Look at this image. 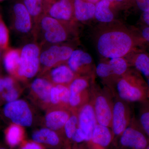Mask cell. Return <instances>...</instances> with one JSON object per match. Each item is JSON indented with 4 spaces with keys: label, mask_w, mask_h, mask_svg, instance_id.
<instances>
[{
    "label": "cell",
    "mask_w": 149,
    "mask_h": 149,
    "mask_svg": "<svg viewBox=\"0 0 149 149\" xmlns=\"http://www.w3.org/2000/svg\"><path fill=\"white\" fill-rule=\"evenodd\" d=\"M2 56V52H1V49H0V62H1V58Z\"/></svg>",
    "instance_id": "45"
},
{
    "label": "cell",
    "mask_w": 149,
    "mask_h": 149,
    "mask_svg": "<svg viewBox=\"0 0 149 149\" xmlns=\"http://www.w3.org/2000/svg\"><path fill=\"white\" fill-rule=\"evenodd\" d=\"M90 100L98 123L111 128L113 96L109 89L93 88L90 89Z\"/></svg>",
    "instance_id": "3"
},
{
    "label": "cell",
    "mask_w": 149,
    "mask_h": 149,
    "mask_svg": "<svg viewBox=\"0 0 149 149\" xmlns=\"http://www.w3.org/2000/svg\"><path fill=\"white\" fill-rule=\"evenodd\" d=\"M136 119L149 139V100L140 103L139 114Z\"/></svg>",
    "instance_id": "24"
},
{
    "label": "cell",
    "mask_w": 149,
    "mask_h": 149,
    "mask_svg": "<svg viewBox=\"0 0 149 149\" xmlns=\"http://www.w3.org/2000/svg\"><path fill=\"white\" fill-rule=\"evenodd\" d=\"M132 39L125 32L111 31L102 34L99 38L97 49L103 56L113 58L122 57L131 49Z\"/></svg>",
    "instance_id": "2"
},
{
    "label": "cell",
    "mask_w": 149,
    "mask_h": 149,
    "mask_svg": "<svg viewBox=\"0 0 149 149\" xmlns=\"http://www.w3.org/2000/svg\"><path fill=\"white\" fill-rule=\"evenodd\" d=\"M78 128L86 142L91 141L93 130L98 124L93 104L90 101L77 111Z\"/></svg>",
    "instance_id": "11"
},
{
    "label": "cell",
    "mask_w": 149,
    "mask_h": 149,
    "mask_svg": "<svg viewBox=\"0 0 149 149\" xmlns=\"http://www.w3.org/2000/svg\"><path fill=\"white\" fill-rule=\"evenodd\" d=\"M32 139L34 142L38 143L47 144L52 146H57L60 142L59 138L55 131L47 128L35 131L32 134Z\"/></svg>",
    "instance_id": "21"
},
{
    "label": "cell",
    "mask_w": 149,
    "mask_h": 149,
    "mask_svg": "<svg viewBox=\"0 0 149 149\" xmlns=\"http://www.w3.org/2000/svg\"><path fill=\"white\" fill-rule=\"evenodd\" d=\"M5 89L6 91H9L13 88H15V82L12 77H7L4 78Z\"/></svg>",
    "instance_id": "36"
},
{
    "label": "cell",
    "mask_w": 149,
    "mask_h": 149,
    "mask_svg": "<svg viewBox=\"0 0 149 149\" xmlns=\"http://www.w3.org/2000/svg\"><path fill=\"white\" fill-rule=\"evenodd\" d=\"M41 52L40 45L36 43H29L22 47L16 77L26 80L35 77L40 68Z\"/></svg>",
    "instance_id": "5"
},
{
    "label": "cell",
    "mask_w": 149,
    "mask_h": 149,
    "mask_svg": "<svg viewBox=\"0 0 149 149\" xmlns=\"http://www.w3.org/2000/svg\"><path fill=\"white\" fill-rule=\"evenodd\" d=\"M9 41L8 29L0 15V49L6 50L8 48Z\"/></svg>",
    "instance_id": "30"
},
{
    "label": "cell",
    "mask_w": 149,
    "mask_h": 149,
    "mask_svg": "<svg viewBox=\"0 0 149 149\" xmlns=\"http://www.w3.org/2000/svg\"><path fill=\"white\" fill-rule=\"evenodd\" d=\"M22 149H43L41 146L36 142H29L24 144Z\"/></svg>",
    "instance_id": "37"
},
{
    "label": "cell",
    "mask_w": 149,
    "mask_h": 149,
    "mask_svg": "<svg viewBox=\"0 0 149 149\" xmlns=\"http://www.w3.org/2000/svg\"><path fill=\"white\" fill-rule=\"evenodd\" d=\"M92 58L89 54L81 50L73 51L68 60V64L75 74L79 73L86 65L91 64Z\"/></svg>",
    "instance_id": "18"
},
{
    "label": "cell",
    "mask_w": 149,
    "mask_h": 149,
    "mask_svg": "<svg viewBox=\"0 0 149 149\" xmlns=\"http://www.w3.org/2000/svg\"><path fill=\"white\" fill-rule=\"evenodd\" d=\"M116 82L113 89L110 90L114 97L127 102H139L148 100L146 83L135 75H123Z\"/></svg>",
    "instance_id": "1"
},
{
    "label": "cell",
    "mask_w": 149,
    "mask_h": 149,
    "mask_svg": "<svg viewBox=\"0 0 149 149\" xmlns=\"http://www.w3.org/2000/svg\"><path fill=\"white\" fill-rule=\"evenodd\" d=\"M90 143V146H91V149H104V148L97 146V145H95V144L92 143L91 142H89Z\"/></svg>",
    "instance_id": "41"
},
{
    "label": "cell",
    "mask_w": 149,
    "mask_h": 149,
    "mask_svg": "<svg viewBox=\"0 0 149 149\" xmlns=\"http://www.w3.org/2000/svg\"><path fill=\"white\" fill-rule=\"evenodd\" d=\"M110 5L111 3L108 0H100L95 4V17L97 20L105 23L112 21L114 15Z\"/></svg>",
    "instance_id": "22"
},
{
    "label": "cell",
    "mask_w": 149,
    "mask_h": 149,
    "mask_svg": "<svg viewBox=\"0 0 149 149\" xmlns=\"http://www.w3.org/2000/svg\"><path fill=\"white\" fill-rule=\"evenodd\" d=\"M84 1H86L89 2L93 3L95 4L97 3L100 0H84Z\"/></svg>",
    "instance_id": "43"
},
{
    "label": "cell",
    "mask_w": 149,
    "mask_h": 149,
    "mask_svg": "<svg viewBox=\"0 0 149 149\" xmlns=\"http://www.w3.org/2000/svg\"><path fill=\"white\" fill-rule=\"evenodd\" d=\"M146 149H149V143L148 145V146L146 148Z\"/></svg>",
    "instance_id": "46"
},
{
    "label": "cell",
    "mask_w": 149,
    "mask_h": 149,
    "mask_svg": "<svg viewBox=\"0 0 149 149\" xmlns=\"http://www.w3.org/2000/svg\"><path fill=\"white\" fill-rule=\"evenodd\" d=\"M59 93L60 107L70 110L69 100L70 92L69 85H55Z\"/></svg>",
    "instance_id": "29"
},
{
    "label": "cell",
    "mask_w": 149,
    "mask_h": 149,
    "mask_svg": "<svg viewBox=\"0 0 149 149\" xmlns=\"http://www.w3.org/2000/svg\"><path fill=\"white\" fill-rule=\"evenodd\" d=\"M124 0H114V1L118 2H121L123 1Z\"/></svg>",
    "instance_id": "44"
},
{
    "label": "cell",
    "mask_w": 149,
    "mask_h": 149,
    "mask_svg": "<svg viewBox=\"0 0 149 149\" xmlns=\"http://www.w3.org/2000/svg\"><path fill=\"white\" fill-rule=\"evenodd\" d=\"M78 127L77 112H72V114L67 121L63 128L65 136L68 139H71L73 134Z\"/></svg>",
    "instance_id": "28"
},
{
    "label": "cell",
    "mask_w": 149,
    "mask_h": 149,
    "mask_svg": "<svg viewBox=\"0 0 149 149\" xmlns=\"http://www.w3.org/2000/svg\"><path fill=\"white\" fill-rule=\"evenodd\" d=\"M49 70L50 71L46 78L53 85H69L76 77L75 73L65 65H60Z\"/></svg>",
    "instance_id": "16"
},
{
    "label": "cell",
    "mask_w": 149,
    "mask_h": 149,
    "mask_svg": "<svg viewBox=\"0 0 149 149\" xmlns=\"http://www.w3.org/2000/svg\"><path fill=\"white\" fill-rule=\"evenodd\" d=\"M3 1V0H0V1Z\"/></svg>",
    "instance_id": "48"
},
{
    "label": "cell",
    "mask_w": 149,
    "mask_h": 149,
    "mask_svg": "<svg viewBox=\"0 0 149 149\" xmlns=\"http://www.w3.org/2000/svg\"><path fill=\"white\" fill-rule=\"evenodd\" d=\"M13 13L14 27L17 32L26 35L34 30L33 19L23 3L18 2L14 5Z\"/></svg>",
    "instance_id": "13"
},
{
    "label": "cell",
    "mask_w": 149,
    "mask_h": 149,
    "mask_svg": "<svg viewBox=\"0 0 149 149\" xmlns=\"http://www.w3.org/2000/svg\"><path fill=\"white\" fill-rule=\"evenodd\" d=\"M136 69L143 75L149 77V57L144 54H140L134 62Z\"/></svg>",
    "instance_id": "27"
},
{
    "label": "cell",
    "mask_w": 149,
    "mask_h": 149,
    "mask_svg": "<svg viewBox=\"0 0 149 149\" xmlns=\"http://www.w3.org/2000/svg\"><path fill=\"white\" fill-rule=\"evenodd\" d=\"M138 8L143 12L149 11V0H135Z\"/></svg>",
    "instance_id": "34"
},
{
    "label": "cell",
    "mask_w": 149,
    "mask_h": 149,
    "mask_svg": "<svg viewBox=\"0 0 149 149\" xmlns=\"http://www.w3.org/2000/svg\"><path fill=\"white\" fill-rule=\"evenodd\" d=\"M143 17L144 22L149 26V11L143 12Z\"/></svg>",
    "instance_id": "39"
},
{
    "label": "cell",
    "mask_w": 149,
    "mask_h": 149,
    "mask_svg": "<svg viewBox=\"0 0 149 149\" xmlns=\"http://www.w3.org/2000/svg\"><path fill=\"white\" fill-rule=\"evenodd\" d=\"M113 139L111 128L98 123L93 130L90 142L104 148L109 146Z\"/></svg>",
    "instance_id": "17"
},
{
    "label": "cell",
    "mask_w": 149,
    "mask_h": 149,
    "mask_svg": "<svg viewBox=\"0 0 149 149\" xmlns=\"http://www.w3.org/2000/svg\"><path fill=\"white\" fill-rule=\"evenodd\" d=\"M56 0H44V8L45 7L47 6L49 4H51V3L53 2L54 1Z\"/></svg>",
    "instance_id": "42"
},
{
    "label": "cell",
    "mask_w": 149,
    "mask_h": 149,
    "mask_svg": "<svg viewBox=\"0 0 149 149\" xmlns=\"http://www.w3.org/2000/svg\"><path fill=\"white\" fill-rule=\"evenodd\" d=\"M6 117L14 124L22 127H29L32 125L33 118L32 111L27 102L23 100H16L8 102L4 107Z\"/></svg>",
    "instance_id": "8"
},
{
    "label": "cell",
    "mask_w": 149,
    "mask_h": 149,
    "mask_svg": "<svg viewBox=\"0 0 149 149\" xmlns=\"http://www.w3.org/2000/svg\"><path fill=\"white\" fill-rule=\"evenodd\" d=\"M95 4L84 0H74V17L80 21H85L95 17Z\"/></svg>",
    "instance_id": "19"
},
{
    "label": "cell",
    "mask_w": 149,
    "mask_h": 149,
    "mask_svg": "<svg viewBox=\"0 0 149 149\" xmlns=\"http://www.w3.org/2000/svg\"><path fill=\"white\" fill-rule=\"evenodd\" d=\"M71 140L77 143H80L85 141V138L80 131V129L78 128V127L73 134Z\"/></svg>",
    "instance_id": "35"
},
{
    "label": "cell",
    "mask_w": 149,
    "mask_h": 149,
    "mask_svg": "<svg viewBox=\"0 0 149 149\" xmlns=\"http://www.w3.org/2000/svg\"><path fill=\"white\" fill-rule=\"evenodd\" d=\"M119 138L120 146L126 148L146 149L149 143V138L134 116Z\"/></svg>",
    "instance_id": "6"
},
{
    "label": "cell",
    "mask_w": 149,
    "mask_h": 149,
    "mask_svg": "<svg viewBox=\"0 0 149 149\" xmlns=\"http://www.w3.org/2000/svg\"><path fill=\"white\" fill-rule=\"evenodd\" d=\"M22 3L32 17L35 26L44 14V0H23Z\"/></svg>",
    "instance_id": "23"
},
{
    "label": "cell",
    "mask_w": 149,
    "mask_h": 149,
    "mask_svg": "<svg viewBox=\"0 0 149 149\" xmlns=\"http://www.w3.org/2000/svg\"><path fill=\"white\" fill-rule=\"evenodd\" d=\"M96 72L99 77L104 79L113 75L109 63H99L96 68Z\"/></svg>",
    "instance_id": "31"
},
{
    "label": "cell",
    "mask_w": 149,
    "mask_h": 149,
    "mask_svg": "<svg viewBox=\"0 0 149 149\" xmlns=\"http://www.w3.org/2000/svg\"><path fill=\"white\" fill-rule=\"evenodd\" d=\"M70 110L60 107H52L45 116V124L47 128L58 131L63 129L72 114Z\"/></svg>",
    "instance_id": "14"
},
{
    "label": "cell",
    "mask_w": 149,
    "mask_h": 149,
    "mask_svg": "<svg viewBox=\"0 0 149 149\" xmlns=\"http://www.w3.org/2000/svg\"><path fill=\"white\" fill-rule=\"evenodd\" d=\"M89 87V81L83 77H75L70 84L69 108L71 111H77L83 105L90 101Z\"/></svg>",
    "instance_id": "10"
},
{
    "label": "cell",
    "mask_w": 149,
    "mask_h": 149,
    "mask_svg": "<svg viewBox=\"0 0 149 149\" xmlns=\"http://www.w3.org/2000/svg\"><path fill=\"white\" fill-rule=\"evenodd\" d=\"M142 35L144 39L149 42V27H147L143 29L142 32Z\"/></svg>",
    "instance_id": "38"
},
{
    "label": "cell",
    "mask_w": 149,
    "mask_h": 149,
    "mask_svg": "<svg viewBox=\"0 0 149 149\" xmlns=\"http://www.w3.org/2000/svg\"><path fill=\"white\" fill-rule=\"evenodd\" d=\"M34 33H41L46 43L53 45L63 42L68 38L63 22L45 14L35 24Z\"/></svg>",
    "instance_id": "4"
},
{
    "label": "cell",
    "mask_w": 149,
    "mask_h": 149,
    "mask_svg": "<svg viewBox=\"0 0 149 149\" xmlns=\"http://www.w3.org/2000/svg\"><path fill=\"white\" fill-rule=\"evenodd\" d=\"M0 149H6L3 148H0Z\"/></svg>",
    "instance_id": "47"
},
{
    "label": "cell",
    "mask_w": 149,
    "mask_h": 149,
    "mask_svg": "<svg viewBox=\"0 0 149 149\" xmlns=\"http://www.w3.org/2000/svg\"><path fill=\"white\" fill-rule=\"evenodd\" d=\"M5 90L4 81V78L0 77V93H2Z\"/></svg>",
    "instance_id": "40"
},
{
    "label": "cell",
    "mask_w": 149,
    "mask_h": 149,
    "mask_svg": "<svg viewBox=\"0 0 149 149\" xmlns=\"http://www.w3.org/2000/svg\"><path fill=\"white\" fill-rule=\"evenodd\" d=\"M44 14L65 22L74 17V0H56L44 8Z\"/></svg>",
    "instance_id": "12"
},
{
    "label": "cell",
    "mask_w": 149,
    "mask_h": 149,
    "mask_svg": "<svg viewBox=\"0 0 149 149\" xmlns=\"http://www.w3.org/2000/svg\"><path fill=\"white\" fill-rule=\"evenodd\" d=\"M112 115L111 129L114 139L119 137L130 124L133 117L129 104L115 97Z\"/></svg>",
    "instance_id": "7"
},
{
    "label": "cell",
    "mask_w": 149,
    "mask_h": 149,
    "mask_svg": "<svg viewBox=\"0 0 149 149\" xmlns=\"http://www.w3.org/2000/svg\"><path fill=\"white\" fill-rule=\"evenodd\" d=\"M53 85L47 78L43 77L36 78L31 84L30 87L32 95L43 108H47L51 106V92Z\"/></svg>",
    "instance_id": "15"
},
{
    "label": "cell",
    "mask_w": 149,
    "mask_h": 149,
    "mask_svg": "<svg viewBox=\"0 0 149 149\" xmlns=\"http://www.w3.org/2000/svg\"><path fill=\"white\" fill-rule=\"evenodd\" d=\"M108 63L113 75L122 76L128 69V64L122 57L111 58Z\"/></svg>",
    "instance_id": "26"
},
{
    "label": "cell",
    "mask_w": 149,
    "mask_h": 149,
    "mask_svg": "<svg viewBox=\"0 0 149 149\" xmlns=\"http://www.w3.org/2000/svg\"><path fill=\"white\" fill-rule=\"evenodd\" d=\"M2 93L3 97L8 103L16 100L19 96V92L15 87Z\"/></svg>",
    "instance_id": "32"
},
{
    "label": "cell",
    "mask_w": 149,
    "mask_h": 149,
    "mask_svg": "<svg viewBox=\"0 0 149 149\" xmlns=\"http://www.w3.org/2000/svg\"><path fill=\"white\" fill-rule=\"evenodd\" d=\"M22 126L14 124L11 125L7 131L6 140L10 146H15L21 141L23 137Z\"/></svg>",
    "instance_id": "25"
},
{
    "label": "cell",
    "mask_w": 149,
    "mask_h": 149,
    "mask_svg": "<svg viewBox=\"0 0 149 149\" xmlns=\"http://www.w3.org/2000/svg\"><path fill=\"white\" fill-rule=\"evenodd\" d=\"M21 49L8 48L3 55V63L6 70L10 74L17 77Z\"/></svg>",
    "instance_id": "20"
},
{
    "label": "cell",
    "mask_w": 149,
    "mask_h": 149,
    "mask_svg": "<svg viewBox=\"0 0 149 149\" xmlns=\"http://www.w3.org/2000/svg\"><path fill=\"white\" fill-rule=\"evenodd\" d=\"M73 51L68 46L53 45L41 52L40 65L44 68L45 72H47L68 60Z\"/></svg>",
    "instance_id": "9"
},
{
    "label": "cell",
    "mask_w": 149,
    "mask_h": 149,
    "mask_svg": "<svg viewBox=\"0 0 149 149\" xmlns=\"http://www.w3.org/2000/svg\"><path fill=\"white\" fill-rule=\"evenodd\" d=\"M50 99L52 107H60L59 93L55 85H53L51 90Z\"/></svg>",
    "instance_id": "33"
}]
</instances>
